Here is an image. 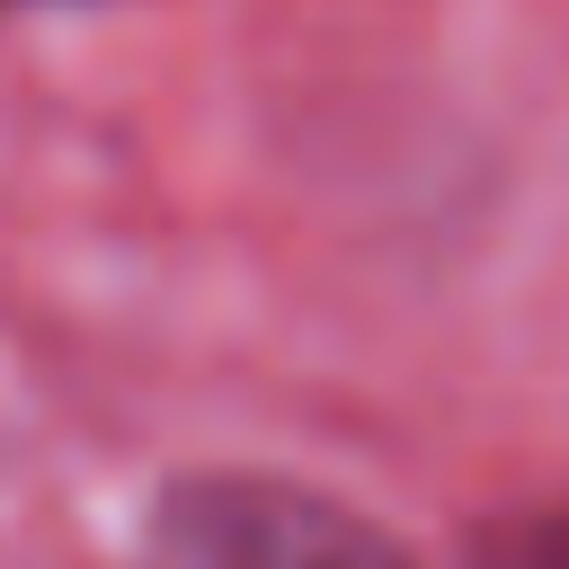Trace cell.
<instances>
[{
  "instance_id": "6da1fadb",
  "label": "cell",
  "mask_w": 569,
  "mask_h": 569,
  "mask_svg": "<svg viewBox=\"0 0 569 569\" xmlns=\"http://www.w3.org/2000/svg\"><path fill=\"white\" fill-rule=\"evenodd\" d=\"M151 569H418V551L311 480L178 471L151 498Z\"/></svg>"
},
{
  "instance_id": "7a4b0ae2",
  "label": "cell",
  "mask_w": 569,
  "mask_h": 569,
  "mask_svg": "<svg viewBox=\"0 0 569 569\" xmlns=\"http://www.w3.org/2000/svg\"><path fill=\"white\" fill-rule=\"evenodd\" d=\"M480 569H569V525H525L480 551Z\"/></svg>"
}]
</instances>
